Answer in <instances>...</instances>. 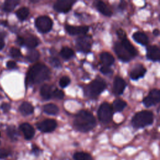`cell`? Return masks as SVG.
Listing matches in <instances>:
<instances>
[{
	"mask_svg": "<svg viewBox=\"0 0 160 160\" xmlns=\"http://www.w3.org/2000/svg\"><path fill=\"white\" fill-rule=\"evenodd\" d=\"M127 103L122 99H116L113 102L112 107L115 111L120 112L122 111L126 106Z\"/></svg>",
	"mask_w": 160,
	"mask_h": 160,
	"instance_id": "27",
	"label": "cell"
},
{
	"mask_svg": "<svg viewBox=\"0 0 160 160\" xmlns=\"http://www.w3.org/2000/svg\"><path fill=\"white\" fill-rule=\"evenodd\" d=\"M38 129L43 132H51L57 127V122L54 119H48L37 123Z\"/></svg>",
	"mask_w": 160,
	"mask_h": 160,
	"instance_id": "9",
	"label": "cell"
},
{
	"mask_svg": "<svg viewBox=\"0 0 160 160\" xmlns=\"http://www.w3.org/2000/svg\"><path fill=\"white\" fill-rule=\"evenodd\" d=\"M126 6V3L125 2H124V1H121V3L119 5V8L120 9H124L125 8Z\"/></svg>",
	"mask_w": 160,
	"mask_h": 160,
	"instance_id": "44",
	"label": "cell"
},
{
	"mask_svg": "<svg viewBox=\"0 0 160 160\" xmlns=\"http://www.w3.org/2000/svg\"><path fill=\"white\" fill-rule=\"evenodd\" d=\"M38 39L32 35H30L24 39V44L28 48L33 49L38 45Z\"/></svg>",
	"mask_w": 160,
	"mask_h": 160,
	"instance_id": "23",
	"label": "cell"
},
{
	"mask_svg": "<svg viewBox=\"0 0 160 160\" xmlns=\"http://www.w3.org/2000/svg\"><path fill=\"white\" fill-rule=\"evenodd\" d=\"M126 86V84L124 79L119 76H116L114 78L113 82L114 93L116 95H121L123 92Z\"/></svg>",
	"mask_w": 160,
	"mask_h": 160,
	"instance_id": "13",
	"label": "cell"
},
{
	"mask_svg": "<svg viewBox=\"0 0 160 160\" xmlns=\"http://www.w3.org/2000/svg\"><path fill=\"white\" fill-rule=\"evenodd\" d=\"M66 31L71 35H82L85 34L89 30V27L86 26H73L71 25H66Z\"/></svg>",
	"mask_w": 160,
	"mask_h": 160,
	"instance_id": "12",
	"label": "cell"
},
{
	"mask_svg": "<svg viewBox=\"0 0 160 160\" xmlns=\"http://www.w3.org/2000/svg\"><path fill=\"white\" fill-rule=\"evenodd\" d=\"M117 35L119 38V39H120L121 40L124 39L126 38V32L124 31H123L122 29H119L118 31H117Z\"/></svg>",
	"mask_w": 160,
	"mask_h": 160,
	"instance_id": "37",
	"label": "cell"
},
{
	"mask_svg": "<svg viewBox=\"0 0 160 160\" xmlns=\"http://www.w3.org/2000/svg\"><path fill=\"white\" fill-rule=\"evenodd\" d=\"M98 116L101 122L103 123L109 122L112 117V107L108 102H103L98 109Z\"/></svg>",
	"mask_w": 160,
	"mask_h": 160,
	"instance_id": "5",
	"label": "cell"
},
{
	"mask_svg": "<svg viewBox=\"0 0 160 160\" xmlns=\"http://www.w3.org/2000/svg\"><path fill=\"white\" fill-rule=\"evenodd\" d=\"M29 13V9L26 7H22L19 8L16 12L17 17L21 21L25 20L28 18Z\"/></svg>",
	"mask_w": 160,
	"mask_h": 160,
	"instance_id": "26",
	"label": "cell"
},
{
	"mask_svg": "<svg viewBox=\"0 0 160 160\" xmlns=\"http://www.w3.org/2000/svg\"><path fill=\"white\" fill-rule=\"evenodd\" d=\"M4 46V41L3 38L0 36V50L2 49Z\"/></svg>",
	"mask_w": 160,
	"mask_h": 160,
	"instance_id": "43",
	"label": "cell"
},
{
	"mask_svg": "<svg viewBox=\"0 0 160 160\" xmlns=\"http://www.w3.org/2000/svg\"><path fill=\"white\" fill-rule=\"evenodd\" d=\"M52 96H53L54 98H56L57 99H62L64 96V93L62 91L58 89H56L54 91H52Z\"/></svg>",
	"mask_w": 160,
	"mask_h": 160,
	"instance_id": "33",
	"label": "cell"
},
{
	"mask_svg": "<svg viewBox=\"0 0 160 160\" xmlns=\"http://www.w3.org/2000/svg\"><path fill=\"white\" fill-rule=\"evenodd\" d=\"M74 160H93L92 156L87 152H76L73 155Z\"/></svg>",
	"mask_w": 160,
	"mask_h": 160,
	"instance_id": "28",
	"label": "cell"
},
{
	"mask_svg": "<svg viewBox=\"0 0 160 160\" xmlns=\"http://www.w3.org/2000/svg\"><path fill=\"white\" fill-rule=\"evenodd\" d=\"M152 33H153V35H154V36H158L159 35V30H158V29H155L153 30Z\"/></svg>",
	"mask_w": 160,
	"mask_h": 160,
	"instance_id": "45",
	"label": "cell"
},
{
	"mask_svg": "<svg viewBox=\"0 0 160 160\" xmlns=\"http://www.w3.org/2000/svg\"><path fill=\"white\" fill-rule=\"evenodd\" d=\"M121 43L123 46V47L126 49V51L130 54L132 58L136 56L137 55V51L135 48L132 46V44L130 42V41L126 38L121 40Z\"/></svg>",
	"mask_w": 160,
	"mask_h": 160,
	"instance_id": "18",
	"label": "cell"
},
{
	"mask_svg": "<svg viewBox=\"0 0 160 160\" xmlns=\"http://www.w3.org/2000/svg\"><path fill=\"white\" fill-rule=\"evenodd\" d=\"M60 55L63 59H69L74 55V51L68 47H64L61 50Z\"/></svg>",
	"mask_w": 160,
	"mask_h": 160,
	"instance_id": "29",
	"label": "cell"
},
{
	"mask_svg": "<svg viewBox=\"0 0 160 160\" xmlns=\"http://www.w3.org/2000/svg\"><path fill=\"white\" fill-rule=\"evenodd\" d=\"M17 43L20 45V46H22V45H24V39L22 37H18V39H17Z\"/></svg>",
	"mask_w": 160,
	"mask_h": 160,
	"instance_id": "41",
	"label": "cell"
},
{
	"mask_svg": "<svg viewBox=\"0 0 160 160\" xmlns=\"http://www.w3.org/2000/svg\"><path fill=\"white\" fill-rule=\"evenodd\" d=\"M100 59L106 66H109L114 62V58L112 54L108 52H103L100 54Z\"/></svg>",
	"mask_w": 160,
	"mask_h": 160,
	"instance_id": "17",
	"label": "cell"
},
{
	"mask_svg": "<svg viewBox=\"0 0 160 160\" xmlns=\"http://www.w3.org/2000/svg\"><path fill=\"white\" fill-rule=\"evenodd\" d=\"M153 122V114L149 111L137 112L132 119V124L134 128H141L150 125Z\"/></svg>",
	"mask_w": 160,
	"mask_h": 160,
	"instance_id": "3",
	"label": "cell"
},
{
	"mask_svg": "<svg viewBox=\"0 0 160 160\" xmlns=\"http://www.w3.org/2000/svg\"><path fill=\"white\" fill-rule=\"evenodd\" d=\"M39 149L38 147H37L36 146H32V152L35 154H38L39 152Z\"/></svg>",
	"mask_w": 160,
	"mask_h": 160,
	"instance_id": "42",
	"label": "cell"
},
{
	"mask_svg": "<svg viewBox=\"0 0 160 160\" xmlns=\"http://www.w3.org/2000/svg\"><path fill=\"white\" fill-rule=\"evenodd\" d=\"M96 8H97L98 10L104 16H111L112 14L111 10L102 1H98L96 4Z\"/></svg>",
	"mask_w": 160,
	"mask_h": 160,
	"instance_id": "21",
	"label": "cell"
},
{
	"mask_svg": "<svg viewBox=\"0 0 160 160\" xmlns=\"http://www.w3.org/2000/svg\"><path fill=\"white\" fill-rule=\"evenodd\" d=\"M10 54L12 57L16 58H19L21 56V52L19 49L16 48H12L10 49Z\"/></svg>",
	"mask_w": 160,
	"mask_h": 160,
	"instance_id": "34",
	"label": "cell"
},
{
	"mask_svg": "<svg viewBox=\"0 0 160 160\" xmlns=\"http://www.w3.org/2000/svg\"><path fill=\"white\" fill-rule=\"evenodd\" d=\"M20 129L23 132L25 139L28 140L32 139L35 133V131L33 127L27 122L21 124L20 126Z\"/></svg>",
	"mask_w": 160,
	"mask_h": 160,
	"instance_id": "16",
	"label": "cell"
},
{
	"mask_svg": "<svg viewBox=\"0 0 160 160\" xmlns=\"http://www.w3.org/2000/svg\"><path fill=\"white\" fill-rule=\"evenodd\" d=\"M160 100V91L154 89L151 90L149 94L144 98L142 102L145 106L150 107L158 103Z\"/></svg>",
	"mask_w": 160,
	"mask_h": 160,
	"instance_id": "8",
	"label": "cell"
},
{
	"mask_svg": "<svg viewBox=\"0 0 160 160\" xmlns=\"http://www.w3.org/2000/svg\"><path fill=\"white\" fill-rule=\"evenodd\" d=\"M100 71L104 74H109L112 72V70L108 67L106 66H103L100 68Z\"/></svg>",
	"mask_w": 160,
	"mask_h": 160,
	"instance_id": "36",
	"label": "cell"
},
{
	"mask_svg": "<svg viewBox=\"0 0 160 160\" xmlns=\"http://www.w3.org/2000/svg\"><path fill=\"white\" fill-rule=\"evenodd\" d=\"M19 1H17V0H8V1H6L4 4L3 9L5 11L10 12L15 8V7L19 4Z\"/></svg>",
	"mask_w": 160,
	"mask_h": 160,
	"instance_id": "25",
	"label": "cell"
},
{
	"mask_svg": "<svg viewBox=\"0 0 160 160\" xmlns=\"http://www.w3.org/2000/svg\"><path fill=\"white\" fill-rule=\"evenodd\" d=\"M70 82L71 79L68 76H63L60 79L59 84L61 88H65L68 86Z\"/></svg>",
	"mask_w": 160,
	"mask_h": 160,
	"instance_id": "32",
	"label": "cell"
},
{
	"mask_svg": "<svg viewBox=\"0 0 160 160\" xmlns=\"http://www.w3.org/2000/svg\"><path fill=\"white\" fill-rule=\"evenodd\" d=\"M49 62L51 63V64L52 66H54L55 68H60L61 66L59 60L57 58H55V57L51 58L49 59Z\"/></svg>",
	"mask_w": 160,
	"mask_h": 160,
	"instance_id": "35",
	"label": "cell"
},
{
	"mask_svg": "<svg viewBox=\"0 0 160 160\" xmlns=\"http://www.w3.org/2000/svg\"><path fill=\"white\" fill-rule=\"evenodd\" d=\"M19 111L23 115H29L33 112L34 108L28 102H24L19 107Z\"/></svg>",
	"mask_w": 160,
	"mask_h": 160,
	"instance_id": "22",
	"label": "cell"
},
{
	"mask_svg": "<svg viewBox=\"0 0 160 160\" xmlns=\"http://www.w3.org/2000/svg\"><path fill=\"white\" fill-rule=\"evenodd\" d=\"M10 108H11L10 105L9 104H8V103H3L1 105V108L3 110V111L5 112H8L9 110L10 109Z\"/></svg>",
	"mask_w": 160,
	"mask_h": 160,
	"instance_id": "40",
	"label": "cell"
},
{
	"mask_svg": "<svg viewBox=\"0 0 160 160\" xmlns=\"http://www.w3.org/2000/svg\"><path fill=\"white\" fill-rule=\"evenodd\" d=\"M6 64H7L6 65L7 67L8 68H9V69H14V68H15L16 67V63L14 61H8Z\"/></svg>",
	"mask_w": 160,
	"mask_h": 160,
	"instance_id": "39",
	"label": "cell"
},
{
	"mask_svg": "<svg viewBox=\"0 0 160 160\" xmlns=\"http://www.w3.org/2000/svg\"><path fill=\"white\" fill-rule=\"evenodd\" d=\"M49 69L43 64L38 63L31 66L26 76V84H39L44 82L50 78Z\"/></svg>",
	"mask_w": 160,
	"mask_h": 160,
	"instance_id": "1",
	"label": "cell"
},
{
	"mask_svg": "<svg viewBox=\"0 0 160 160\" xmlns=\"http://www.w3.org/2000/svg\"><path fill=\"white\" fill-rule=\"evenodd\" d=\"M75 2V1L71 0H59L56 1L54 4V9L59 12H68L71 10Z\"/></svg>",
	"mask_w": 160,
	"mask_h": 160,
	"instance_id": "10",
	"label": "cell"
},
{
	"mask_svg": "<svg viewBox=\"0 0 160 160\" xmlns=\"http://www.w3.org/2000/svg\"><path fill=\"white\" fill-rule=\"evenodd\" d=\"M39 56H40L39 52L37 50L31 49V50L29 51V52H28L26 58L29 62H33L39 59Z\"/></svg>",
	"mask_w": 160,
	"mask_h": 160,
	"instance_id": "30",
	"label": "cell"
},
{
	"mask_svg": "<svg viewBox=\"0 0 160 160\" xmlns=\"http://www.w3.org/2000/svg\"><path fill=\"white\" fill-rule=\"evenodd\" d=\"M40 94L41 97L45 99L48 100L52 98V89L51 87L48 84H44L41 86L40 90Z\"/></svg>",
	"mask_w": 160,
	"mask_h": 160,
	"instance_id": "20",
	"label": "cell"
},
{
	"mask_svg": "<svg viewBox=\"0 0 160 160\" xmlns=\"http://www.w3.org/2000/svg\"><path fill=\"white\" fill-rule=\"evenodd\" d=\"M147 58L153 61H158L160 59L159 48L155 46H148L146 48Z\"/></svg>",
	"mask_w": 160,
	"mask_h": 160,
	"instance_id": "14",
	"label": "cell"
},
{
	"mask_svg": "<svg viewBox=\"0 0 160 160\" xmlns=\"http://www.w3.org/2000/svg\"><path fill=\"white\" fill-rule=\"evenodd\" d=\"M35 25L39 32L46 33L52 29V21L48 16H41L36 19Z\"/></svg>",
	"mask_w": 160,
	"mask_h": 160,
	"instance_id": "6",
	"label": "cell"
},
{
	"mask_svg": "<svg viewBox=\"0 0 160 160\" xmlns=\"http://www.w3.org/2000/svg\"><path fill=\"white\" fill-rule=\"evenodd\" d=\"M146 72V68L142 64L136 65L130 72V78L133 80H137L142 78Z\"/></svg>",
	"mask_w": 160,
	"mask_h": 160,
	"instance_id": "15",
	"label": "cell"
},
{
	"mask_svg": "<svg viewBox=\"0 0 160 160\" xmlns=\"http://www.w3.org/2000/svg\"><path fill=\"white\" fill-rule=\"evenodd\" d=\"M106 84L102 79H94L85 88V94L89 98H94L106 88Z\"/></svg>",
	"mask_w": 160,
	"mask_h": 160,
	"instance_id": "4",
	"label": "cell"
},
{
	"mask_svg": "<svg viewBox=\"0 0 160 160\" xmlns=\"http://www.w3.org/2000/svg\"><path fill=\"white\" fill-rule=\"evenodd\" d=\"M76 47L78 51L89 52L91 48V38L88 35H82L77 38Z\"/></svg>",
	"mask_w": 160,
	"mask_h": 160,
	"instance_id": "7",
	"label": "cell"
},
{
	"mask_svg": "<svg viewBox=\"0 0 160 160\" xmlns=\"http://www.w3.org/2000/svg\"><path fill=\"white\" fill-rule=\"evenodd\" d=\"M95 126L96 119L91 112L82 110L76 115L74 126L76 130L86 132L92 130Z\"/></svg>",
	"mask_w": 160,
	"mask_h": 160,
	"instance_id": "2",
	"label": "cell"
},
{
	"mask_svg": "<svg viewBox=\"0 0 160 160\" xmlns=\"http://www.w3.org/2000/svg\"><path fill=\"white\" fill-rule=\"evenodd\" d=\"M7 132H8V135L11 139L16 140L18 139V133L14 126H9L7 129Z\"/></svg>",
	"mask_w": 160,
	"mask_h": 160,
	"instance_id": "31",
	"label": "cell"
},
{
	"mask_svg": "<svg viewBox=\"0 0 160 160\" xmlns=\"http://www.w3.org/2000/svg\"><path fill=\"white\" fill-rule=\"evenodd\" d=\"M9 155V151L5 149H0V159H3Z\"/></svg>",
	"mask_w": 160,
	"mask_h": 160,
	"instance_id": "38",
	"label": "cell"
},
{
	"mask_svg": "<svg viewBox=\"0 0 160 160\" xmlns=\"http://www.w3.org/2000/svg\"><path fill=\"white\" fill-rule=\"evenodd\" d=\"M132 38L135 41L142 45H147L149 42L147 36L143 32L139 31L134 32L132 35Z\"/></svg>",
	"mask_w": 160,
	"mask_h": 160,
	"instance_id": "19",
	"label": "cell"
},
{
	"mask_svg": "<svg viewBox=\"0 0 160 160\" xmlns=\"http://www.w3.org/2000/svg\"><path fill=\"white\" fill-rule=\"evenodd\" d=\"M114 51L118 57L124 62H128L131 60L132 56L123 47L121 42H116L114 44Z\"/></svg>",
	"mask_w": 160,
	"mask_h": 160,
	"instance_id": "11",
	"label": "cell"
},
{
	"mask_svg": "<svg viewBox=\"0 0 160 160\" xmlns=\"http://www.w3.org/2000/svg\"><path fill=\"white\" fill-rule=\"evenodd\" d=\"M44 112L50 114V115H56L59 112V108L58 107L52 103L47 104L44 106L43 107Z\"/></svg>",
	"mask_w": 160,
	"mask_h": 160,
	"instance_id": "24",
	"label": "cell"
}]
</instances>
